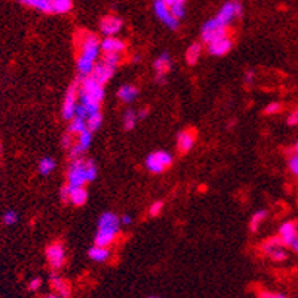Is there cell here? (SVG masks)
<instances>
[{
  "instance_id": "cell-1",
  "label": "cell",
  "mask_w": 298,
  "mask_h": 298,
  "mask_svg": "<svg viewBox=\"0 0 298 298\" xmlns=\"http://www.w3.org/2000/svg\"><path fill=\"white\" fill-rule=\"evenodd\" d=\"M119 230H120L119 217L113 212H104L98 220V232L95 236V245L110 248V245H113L114 240H116Z\"/></svg>"
},
{
  "instance_id": "cell-2",
  "label": "cell",
  "mask_w": 298,
  "mask_h": 298,
  "mask_svg": "<svg viewBox=\"0 0 298 298\" xmlns=\"http://www.w3.org/2000/svg\"><path fill=\"white\" fill-rule=\"evenodd\" d=\"M79 58L97 62L101 51V40L94 33H80L77 39Z\"/></svg>"
},
{
  "instance_id": "cell-3",
  "label": "cell",
  "mask_w": 298,
  "mask_h": 298,
  "mask_svg": "<svg viewBox=\"0 0 298 298\" xmlns=\"http://www.w3.org/2000/svg\"><path fill=\"white\" fill-rule=\"evenodd\" d=\"M172 154L165 150L150 153L146 159V168L151 174H162L172 165Z\"/></svg>"
},
{
  "instance_id": "cell-4",
  "label": "cell",
  "mask_w": 298,
  "mask_h": 298,
  "mask_svg": "<svg viewBox=\"0 0 298 298\" xmlns=\"http://www.w3.org/2000/svg\"><path fill=\"white\" fill-rule=\"evenodd\" d=\"M242 14H243L242 5L239 2H236V0H232V2H227L223 5V8L215 15V21L220 26L228 27L236 18L242 16Z\"/></svg>"
},
{
  "instance_id": "cell-5",
  "label": "cell",
  "mask_w": 298,
  "mask_h": 298,
  "mask_svg": "<svg viewBox=\"0 0 298 298\" xmlns=\"http://www.w3.org/2000/svg\"><path fill=\"white\" fill-rule=\"evenodd\" d=\"M88 182L86 171H85V160L76 159L72 160V165L67 172V186L68 187H83Z\"/></svg>"
},
{
  "instance_id": "cell-6",
  "label": "cell",
  "mask_w": 298,
  "mask_h": 298,
  "mask_svg": "<svg viewBox=\"0 0 298 298\" xmlns=\"http://www.w3.org/2000/svg\"><path fill=\"white\" fill-rule=\"evenodd\" d=\"M228 34H230V30H228V27L220 26L218 22L215 21V18H212V19H208L203 24L200 37H202L203 43H211V42H214L217 39L227 37Z\"/></svg>"
},
{
  "instance_id": "cell-7",
  "label": "cell",
  "mask_w": 298,
  "mask_h": 298,
  "mask_svg": "<svg viewBox=\"0 0 298 298\" xmlns=\"http://www.w3.org/2000/svg\"><path fill=\"white\" fill-rule=\"evenodd\" d=\"M77 90H79V83L74 82L68 86L65 97H64V103H62V118L65 120H72L76 114V108H77Z\"/></svg>"
},
{
  "instance_id": "cell-8",
  "label": "cell",
  "mask_w": 298,
  "mask_h": 298,
  "mask_svg": "<svg viewBox=\"0 0 298 298\" xmlns=\"http://www.w3.org/2000/svg\"><path fill=\"white\" fill-rule=\"evenodd\" d=\"M46 260L54 270H58L65 263V248L62 243L55 242L46 248Z\"/></svg>"
},
{
  "instance_id": "cell-9",
  "label": "cell",
  "mask_w": 298,
  "mask_h": 298,
  "mask_svg": "<svg viewBox=\"0 0 298 298\" xmlns=\"http://www.w3.org/2000/svg\"><path fill=\"white\" fill-rule=\"evenodd\" d=\"M153 11H154L156 16H157V19L162 21L168 29H171V30H177L178 29L179 21L172 16L169 8L162 2V0H156V2L153 3Z\"/></svg>"
},
{
  "instance_id": "cell-10",
  "label": "cell",
  "mask_w": 298,
  "mask_h": 298,
  "mask_svg": "<svg viewBox=\"0 0 298 298\" xmlns=\"http://www.w3.org/2000/svg\"><path fill=\"white\" fill-rule=\"evenodd\" d=\"M123 29V19L116 15H105L100 21V30L105 37L116 36Z\"/></svg>"
},
{
  "instance_id": "cell-11",
  "label": "cell",
  "mask_w": 298,
  "mask_h": 298,
  "mask_svg": "<svg viewBox=\"0 0 298 298\" xmlns=\"http://www.w3.org/2000/svg\"><path fill=\"white\" fill-rule=\"evenodd\" d=\"M128 49V45L123 39L118 36H110L104 37L101 40V51L103 54H123Z\"/></svg>"
},
{
  "instance_id": "cell-12",
  "label": "cell",
  "mask_w": 298,
  "mask_h": 298,
  "mask_svg": "<svg viewBox=\"0 0 298 298\" xmlns=\"http://www.w3.org/2000/svg\"><path fill=\"white\" fill-rule=\"evenodd\" d=\"M232 48H233V40H232L230 36L217 39L211 43H206V51L214 57H223V55L230 52Z\"/></svg>"
},
{
  "instance_id": "cell-13",
  "label": "cell",
  "mask_w": 298,
  "mask_h": 298,
  "mask_svg": "<svg viewBox=\"0 0 298 298\" xmlns=\"http://www.w3.org/2000/svg\"><path fill=\"white\" fill-rule=\"evenodd\" d=\"M196 143V134L194 131L192 129H186V131H181L178 135H177V147H178V151L181 154L184 153H189L193 146Z\"/></svg>"
},
{
  "instance_id": "cell-14",
  "label": "cell",
  "mask_w": 298,
  "mask_h": 298,
  "mask_svg": "<svg viewBox=\"0 0 298 298\" xmlns=\"http://www.w3.org/2000/svg\"><path fill=\"white\" fill-rule=\"evenodd\" d=\"M171 65H172V61L168 54H162L159 58H156L154 70H156V80L159 83H165V76L171 70Z\"/></svg>"
},
{
  "instance_id": "cell-15",
  "label": "cell",
  "mask_w": 298,
  "mask_h": 298,
  "mask_svg": "<svg viewBox=\"0 0 298 298\" xmlns=\"http://www.w3.org/2000/svg\"><path fill=\"white\" fill-rule=\"evenodd\" d=\"M298 232H297V223L294 221H285L281 227H279V235L278 238L281 239V242L283 243V246H289L292 243V240L297 238Z\"/></svg>"
},
{
  "instance_id": "cell-16",
  "label": "cell",
  "mask_w": 298,
  "mask_h": 298,
  "mask_svg": "<svg viewBox=\"0 0 298 298\" xmlns=\"http://www.w3.org/2000/svg\"><path fill=\"white\" fill-rule=\"evenodd\" d=\"M51 288L60 298H70L72 295V286L64 278L58 276V274H52L51 276Z\"/></svg>"
},
{
  "instance_id": "cell-17",
  "label": "cell",
  "mask_w": 298,
  "mask_h": 298,
  "mask_svg": "<svg viewBox=\"0 0 298 298\" xmlns=\"http://www.w3.org/2000/svg\"><path fill=\"white\" fill-rule=\"evenodd\" d=\"M113 73H114L113 68H110V67H107L105 64L100 62V64H95V67H94L92 73H90V76H92L98 83H101V85L104 86V85L111 79Z\"/></svg>"
},
{
  "instance_id": "cell-18",
  "label": "cell",
  "mask_w": 298,
  "mask_h": 298,
  "mask_svg": "<svg viewBox=\"0 0 298 298\" xmlns=\"http://www.w3.org/2000/svg\"><path fill=\"white\" fill-rule=\"evenodd\" d=\"M88 200V192L85 187H68V197L67 202H70L74 206H82Z\"/></svg>"
},
{
  "instance_id": "cell-19",
  "label": "cell",
  "mask_w": 298,
  "mask_h": 298,
  "mask_svg": "<svg viewBox=\"0 0 298 298\" xmlns=\"http://www.w3.org/2000/svg\"><path fill=\"white\" fill-rule=\"evenodd\" d=\"M16 2L26 8H31L45 14H52V2L51 0H16Z\"/></svg>"
},
{
  "instance_id": "cell-20",
  "label": "cell",
  "mask_w": 298,
  "mask_h": 298,
  "mask_svg": "<svg viewBox=\"0 0 298 298\" xmlns=\"http://www.w3.org/2000/svg\"><path fill=\"white\" fill-rule=\"evenodd\" d=\"M88 255H89L90 260L95 261V263H105L111 257V251L107 246H97L95 245V246H92L89 249Z\"/></svg>"
},
{
  "instance_id": "cell-21",
  "label": "cell",
  "mask_w": 298,
  "mask_h": 298,
  "mask_svg": "<svg viewBox=\"0 0 298 298\" xmlns=\"http://www.w3.org/2000/svg\"><path fill=\"white\" fill-rule=\"evenodd\" d=\"M138 94H140L138 88L134 86V85H123V86H120L119 90H118V97H119V100L123 101V103H131V101H134L136 97H138Z\"/></svg>"
},
{
  "instance_id": "cell-22",
  "label": "cell",
  "mask_w": 298,
  "mask_h": 298,
  "mask_svg": "<svg viewBox=\"0 0 298 298\" xmlns=\"http://www.w3.org/2000/svg\"><path fill=\"white\" fill-rule=\"evenodd\" d=\"M281 246H283V243L281 242V239H279L278 236H273V238L266 239V240L261 243L260 249H261V252H263L264 255H270L274 249H278V248H281Z\"/></svg>"
},
{
  "instance_id": "cell-23",
  "label": "cell",
  "mask_w": 298,
  "mask_h": 298,
  "mask_svg": "<svg viewBox=\"0 0 298 298\" xmlns=\"http://www.w3.org/2000/svg\"><path fill=\"white\" fill-rule=\"evenodd\" d=\"M73 9L72 0H52V14L64 15Z\"/></svg>"
},
{
  "instance_id": "cell-24",
  "label": "cell",
  "mask_w": 298,
  "mask_h": 298,
  "mask_svg": "<svg viewBox=\"0 0 298 298\" xmlns=\"http://www.w3.org/2000/svg\"><path fill=\"white\" fill-rule=\"evenodd\" d=\"M200 55H202V45H200V43H193L192 46L187 49V52H186V61H187V64H189V65H194V64L199 61Z\"/></svg>"
},
{
  "instance_id": "cell-25",
  "label": "cell",
  "mask_w": 298,
  "mask_h": 298,
  "mask_svg": "<svg viewBox=\"0 0 298 298\" xmlns=\"http://www.w3.org/2000/svg\"><path fill=\"white\" fill-rule=\"evenodd\" d=\"M85 129H86V119L80 116H74L70 120V125H68V134H72V135H79Z\"/></svg>"
},
{
  "instance_id": "cell-26",
  "label": "cell",
  "mask_w": 298,
  "mask_h": 298,
  "mask_svg": "<svg viewBox=\"0 0 298 298\" xmlns=\"http://www.w3.org/2000/svg\"><path fill=\"white\" fill-rule=\"evenodd\" d=\"M103 125V116H101V111L95 113V114H90V116L86 118V129L90 132H95L101 128Z\"/></svg>"
},
{
  "instance_id": "cell-27",
  "label": "cell",
  "mask_w": 298,
  "mask_h": 298,
  "mask_svg": "<svg viewBox=\"0 0 298 298\" xmlns=\"http://www.w3.org/2000/svg\"><path fill=\"white\" fill-rule=\"evenodd\" d=\"M266 217H267V211H264V209L257 211L254 215L251 217V221H249V230H251L252 233H255V232L258 230V228H260L261 223L266 220Z\"/></svg>"
},
{
  "instance_id": "cell-28",
  "label": "cell",
  "mask_w": 298,
  "mask_h": 298,
  "mask_svg": "<svg viewBox=\"0 0 298 298\" xmlns=\"http://www.w3.org/2000/svg\"><path fill=\"white\" fill-rule=\"evenodd\" d=\"M37 169H39V174H42V175H49L55 169V160L52 157H43V159H40Z\"/></svg>"
},
{
  "instance_id": "cell-29",
  "label": "cell",
  "mask_w": 298,
  "mask_h": 298,
  "mask_svg": "<svg viewBox=\"0 0 298 298\" xmlns=\"http://www.w3.org/2000/svg\"><path fill=\"white\" fill-rule=\"evenodd\" d=\"M90 143H92V132H90V131L85 129L83 132H80V134L77 135V143H76V144H77L83 151L89 149Z\"/></svg>"
},
{
  "instance_id": "cell-30",
  "label": "cell",
  "mask_w": 298,
  "mask_h": 298,
  "mask_svg": "<svg viewBox=\"0 0 298 298\" xmlns=\"http://www.w3.org/2000/svg\"><path fill=\"white\" fill-rule=\"evenodd\" d=\"M101 62L114 70V68L122 62V55L120 54H104Z\"/></svg>"
},
{
  "instance_id": "cell-31",
  "label": "cell",
  "mask_w": 298,
  "mask_h": 298,
  "mask_svg": "<svg viewBox=\"0 0 298 298\" xmlns=\"http://www.w3.org/2000/svg\"><path fill=\"white\" fill-rule=\"evenodd\" d=\"M136 120H138V116H136V113H135L134 110L125 111V114H123V128H125L126 131L134 129L135 125H136Z\"/></svg>"
},
{
  "instance_id": "cell-32",
  "label": "cell",
  "mask_w": 298,
  "mask_h": 298,
  "mask_svg": "<svg viewBox=\"0 0 298 298\" xmlns=\"http://www.w3.org/2000/svg\"><path fill=\"white\" fill-rule=\"evenodd\" d=\"M85 171H86V179L88 182H92L97 178L98 169L97 165L92 162V160H85Z\"/></svg>"
},
{
  "instance_id": "cell-33",
  "label": "cell",
  "mask_w": 298,
  "mask_h": 298,
  "mask_svg": "<svg viewBox=\"0 0 298 298\" xmlns=\"http://www.w3.org/2000/svg\"><path fill=\"white\" fill-rule=\"evenodd\" d=\"M169 11H171L172 16H174L175 19H178V21H181V19L186 18V3L172 5V6L169 8Z\"/></svg>"
},
{
  "instance_id": "cell-34",
  "label": "cell",
  "mask_w": 298,
  "mask_h": 298,
  "mask_svg": "<svg viewBox=\"0 0 298 298\" xmlns=\"http://www.w3.org/2000/svg\"><path fill=\"white\" fill-rule=\"evenodd\" d=\"M268 257H270L273 261H276V263L285 261V260H286V251H285V246H281V248H278V249H274Z\"/></svg>"
},
{
  "instance_id": "cell-35",
  "label": "cell",
  "mask_w": 298,
  "mask_h": 298,
  "mask_svg": "<svg viewBox=\"0 0 298 298\" xmlns=\"http://www.w3.org/2000/svg\"><path fill=\"white\" fill-rule=\"evenodd\" d=\"M288 168H289L291 174L298 178V153H294V154L288 159Z\"/></svg>"
},
{
  "instance_id": "cell-36",
  "label": "cell",
  "mask_w": 298,
  "mask_h": 298,
  "mask_svg": "<svg viewBox=\"0 0 298 298\" xmlns=\"http://www.w3.org/2000/svg\"><path fill=\"white\" fill-rule=\"evenodd\" d=\"M18 223V214L15 211H6L3 214V224L5 225H14Z\"/></svg>"
},
{
  "instance_id": "cell-37",
  "label": "cell",
  "mask_w": 298,
  "mask_h": 298,
  "mask_svg": "<svg viewBox=\"0 0 298 298\" xmlns=\"http://www.w3.org/2000/svg\"><path fill=\"white\" fill-rule=\"evenodd\" d=\"M162 208H164V202L157 200V202L151 203L150 208H149V215L150 217H157L160 212H162Z\"/></svg>"
},
{
  "instance_id": "cell-38",
  "label": "cell",
  "mask_w": 298,
  "mask_h": 298,
  "mask_svg": "<svg viewBox=\"0 0 298 298\" xmlns=\"http://www.w3.org/2000/svg\"><path fill=\"white\" fill-rule=\"evenodd\" d=\"M281 110H282V104L278 103V101H273V103L267 104V107L264 108V113L266 114H278Z\"/></svg>"
},
{
  "instance_id": "cell-39",
  "label": "cell",
  "mask_w": 298,
  "mask_h": 298,
  "mask_svg": "<svg viewBox=\"0 0 298 298\" xmlns=\"http://www.w3.org/2000/svg\"><path fill=\"white\" fill-rule=\"evenodd\" d=\"M82 153H83V150L77 144H73L70 147V151H68V157H70L72 160H76V159H80Z\"/></svg>"
},
{
  "instance_id": "cell-40",
  "label": "cell",
  "mask_w": 298,
  "mask_h": 298,
  "mask_svg": "<svg viewBox=\"0 0 298 298\" xmlns=\"http://www.w3.org/2000/svg\"><path fill=\"white\" fill-rule=\"evenodd\" d=\"M260 298H288L285 294L281 292H270V291H261Z\"/></svg>"
},
{
  "instance_id": "cell-41",
  "label": "cell",
  "mask_w": 298,
  "mask_h": 298,
  "mask_svg": "<svg viewBox=\"0 0 298 298\" xmlns=\"http://www.w3.org/2000/svg\"><path fill=\"white\" fill-rule=\"evenodd\" d=\"M286 123H288L289 126H297V125H298V108L294 110V111H291V114H289L288 119H286Z\"/></svg>"
},
{
  "instance_id": "cell-42",
  "label": "cell",
  "mask_w": 298,
  "mask_h": 298,
  "mask_svg": "<svg viewBox=\"0 0 298 298\" xmlns=\"http://www.w3.org/2000/svg\"><path fill=\"white\" fill-rule=\"evenodd\" d=\"M40 286H42V279H40V278H34V279H31V281L29 282V289L33 291V292L39 291Z\"/></svg>"
},
{
  "instance_id": "cell-43",
  "label": "cell",
  "mask_w": 298,
  "mask_h": 298,
  "mask_svg": "<svg viewBox=\"0 0 298 298\" xmlns=\"http://www.w3.org/2000/svg\"><path fill=\"white\" fill-rule=\"evenodd\" d=\"M72 134H68V135H65L64 136V140H62V146L64 147H67V149H70L73 144H72V136H70Z\"/></svg>"
},
{
  "instance_id": "cell-44",
  "label": "cell",
  "mask_w": 298,
  "mask_h": 298,
  "mask_svg": "<svg viewBox=\"0 0 298 298\" xmlns=\"http://www.w3.org/2000/svg\"><path fill=\"white\" fill-rule=\"evenodd\" d=\"M162 2H164L168 8H171L172 5H177V3H186V0H162Z\"/></svg>"
},
{
  "instance_id": "cell-45",
  "label": "cell",
  "mask_w": 298,
  "mask_h": 298,
  "mask_svg": "<svg viewBox=\"0 0 298 298\" xmlns=\"http://www.w3.org/2000/svg\"><path fill=\"white\" fill-rule=\"evenodd\" d=\"M254 76H255V73H254V72H252V70H248V72H246V74H245V82L249 85L252 80H254Z\"/></svg>"
},
{
  "instance_id": "cell-46",
  "label": "cell",
  "mask_w": 298,
  "mask_h": 298,
  "mask_svg": "<svg viewBox=\"0 0 298 298\" xmlns=\"http://www.w3.org/2000/svg\"><path fill=\"white\" fill-rule=\"evenodd\" d=\"M289 246L292 248V251L295 252V254H298V235H297V238L292 240V243H291Z\"/></svg>"
},
{
  "instance_id": "cell-47",
  "label": "cell",
  "mask_w": 298,
  "mask_h": 298,
  "mask_svg": "<svg viewBox=\"0 0 298 298\" xmlns=\"http://www.w3.org/2000/svg\"><path fill=\"white\" fill-rule=\"evenodd\" d=\"M149 114V108H143L140 113H136V116H138V119H146Z\"/></svg>"
},
{
  "instance_id": "cell-48",
  "label": "cell",
  "mask_w": 298,
  "mask_h": 298,
  "mask_svg": "<svg viewBox=\"0 0 298 298\" xmlns=\"http://www.w3.org/2000/svg\"><path fill=\"white\" fill-rule=\"evenodd\" d=\"M61 197H62V200L67 202V197H68V186H64V187L61 189Z\"/></svg>"
},
{
  "instance_id": "cell-49",
  "label": "cell",
  "mask_w": 298,
  "mask_h": 298,
  "mask_svg": "<svg viewBox=\"0 0 298 298\" xmlns=\"http://www.w3.org/2000/svg\"><path fill=\"white\" fill-rule=\"evenodd\" d=\"M120 223H123L125 225H129V224L132 223V217L126 214V215H123V217H122V220H120Z\"/></svg>"
},
{
  "instance_id": "cell-50",
  "label": "cell",
  "mask_w": 298,
  "mask_h": 298,
  "mask_svg": "<svg viewBox=\"0 0 298 298\" xmlns=\"http://www.w3.org/2000/svg\"><path fill=\"white\" fill-rule=\"evenodd\" d=\"M43 298H60L55 292H51V294H46V295H45Z\"/></svg>"
},
{
  "instance_id": "cell-51",
  "label": "cell",
  "mask_w": 298,
  "mask_h": 298,
  "mask_svg": "<svg viewBox=\"0 0 298 298\" xmlns=\"http://www.w3.org/2000/svg\"><path fill=\"white\" fill-rule=\"evenodd\" d=\"M294 153H298V140H297V143L294 146Z\"/></svg>"
},
{
  "instance_id": "cell-52",
  "label": "cell",
  "mask_w": 298,
  "mask_h": 298,
  "mask_svg": "<svg viewBox=\"0 0 298 298\" xmlns=\"http://www.w3.org/2000/svg\"><path fill=\"white\" fill-rule=\"evenodd\" d=\"M150 298H160V297H150Z\"/></svg>"
},
{
  "instance_id": "cell-53",
  "label": "cell",
  "mask_w": 298,
  "mask_h": 298,
  "mask_svg": "<svg viewBox=\"0 0 298 298\" xmlns=\"http://www.w3.org/2000/svg\"><path fill=\"white\" fill-rule=\"evenodd\" d=\"M297 232H298V224H297Z\"/></svg>"
},
{
  "instance_id": "cell-54",
  "label": "cell",
  "mask_w": 298,
  "mask_h": 298,
  "mask_svg": "<svg viewBox=\"0 0 298 298\" xmlns=\"http://www.w3.org/2000/svg\"><path fill=\"white\" fill-rule=\"evenodd\" d=\"M51 2H52V0H51Z\"/></svg>"
}]
</instances>
